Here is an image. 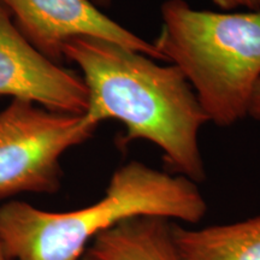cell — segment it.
<instances>
[{
  "label": "cell",
  "instance_id": "cell-1",
  "mask_svg": "<svg viewBox=\"0 0 260 260\" xmlns=\"http://www.w3.org/2000/svg\"><path fill=\"white\" fill-rule=\"evenodd\" d=\"M63 57L82 73L88 92L87 122L98 128L116 119L125 126L122 146L146 140L158 146L171 174L195 183L205 180L199 133L209 119L177 67L94 37L68 40Z\"/></svg>",
  "mask_w": 260,
  "mask_h": 260
},
{
  "label": "cell",
  "instance_id": "cell-9",
  "mask_svg": "<svg viewBox=\"0 0 260 260\" xmlns=\"http://www.w3.org/2000/svg\"><path fill=\"white\" fill-rule=\"evenodd\" d=\"M212 3L226 11L240 8L248 11H260V0H212Z\"/></svg>",
  "mask_w": 260,
  "mask_h": 260
},
{
  "label": "cell",
  "instance_id": "cell-13",
  "mask_svg": "<svg viewBox=\"0 0 260 260\" xmlns=\"http://www.w3.org/2000/svg\"><path fill=\"white\" fill-rule=\"evenodd\" d=\"M79 260H96L95 258H93V256L92 255H89L88 254V253H84V254L82 255V256H81V258L79 259Z\"/></svg>",
  "mask_w": 260,
  "mask_h": 260
},
{
  "label": "cell",
  "instance_id": "cell-3",
  "mask_svg": "<svg viewBox=\"0 0 260 260\" xmlns=\"http://www.w3.org/2000/svg\"><path fill=\"white\" fill-rule=\"evenodd\" d=\"M161 19L155 50L184 75L209 122L229 126L248 115L260 80V11H204L167 0Z\"/></svg>",
  "mask_w": 260,
  "mask_h": 260
},
{
  "label": "cell",
  "instance_id": "cell-5",
  "mask_svg": "<svg viewBox=\"0 0 260 260\" xmlns=\"http://www.w3.org/2000/svg\"><path fill=\"white\" fill-rule=\"evenodd\" d=\"M0 4L23 37L54 63L64 59V44L76 37L104 39L162 61L153 44L117 23L92 0H0Z\"/></svg>",
  "mask_w": 260,
  "mask_h": 260
},
{
  "label": "cell",
  "instance_id": "cell-2",
  "mask_svg": "<svg viewBox=\"0 0 260 260\" xmlns=\"http://www.w3.org/2000/svg\"><path fill=\"white\" fill-rule=\"evenodd\" d=\"M207 204L197 183L141 161L113 172L96 203L68 212H47L22 201L0 207V243L11 260H79L87 243L123 220L160 217L198 223Z\"/></svg>",
  "mask_w": 260,
  "mask_h": 260
},
{
  "label": "cell",
  "instance_id": "cell-7",
  "mask_svg": "<svg viewBox=\"0 0 260 260\" xmlns=\"http://www.w3.org/2000/svg\"><path fill=\"white\" fill-rule=\"evenodd\" d=\"M96 260H182L172 236V222L135 217L99 234L86 251Z\"/></svg>",
  "mask_w": 260,
  "mask_h": 260
},
{
  "label": "cell",
  "instance_id": "cell-10",
  "mask_svg": "<svg viewBox=\"0 0 260 260\" xmlns=\"http://www.w3.org/2000/svg\"><path fill=\"white\" fill-rule=\"evenodd\" d=\"M248 115L260 121V80L256 82L254 90H253L248 107Z\"/></svg>",
  "mask_w": 260,
  "mask_h": 260
},
{
  "label": "cell",
  "instance_id": "cell-6",
  "mask_svg": "<svg viewBox=\"0 0 260 260\" xmlns=\"http://www.w3.org/2000/svg\"><path fill=\"white\" fill-rule=\"evenodd\" d=\"M0 95L51 111L83 115L88 92L82 77L41 54L0 4Z\"/></svg>",
  "mask_w": 260,
  "mask_h": 260
},
{
  "label": "cell",
  "instance_id": "cell-12",
  "mask_svg": "<svg viewBox=\"0 0 260 260\" xmlns=\"http://www.w3.org/2000/svg\"><path fill=\"white\" fill-rule=\"evenodd\" d=\"M0 260H11L6 255V253L4 252V248H3L2 243H0Z\"/></svg>",
  "mask_w": 260,
  "mask_h": 260
},
{
  "label": "cell",
  "instance_id": "cell-8",
  "mask_svg": "<svg viewBox=\"0 0 260 260\" xmlns=\"http://www.w3.org/2000/svg\"><path fill=\"white\" fill-rule=\"evenodd\" d=\"M172 236L182 260H260V216L201 229L172 223Z\"/></svg>",
  "mask_w": 260,
  "mask_h": 260
},
{
  "label": "cell",
  "instance_id": "cell-4",
  "mask_svg": "<svg viewBox=\"0 0 260 260\" xmlns=\"http://www.w3.org/2000/svg\"><path fill=\"white\" fill-rule=\"evenodd\" d=\"M95 129L83 115L12 100L0 112V199L21 193H57L61 155L87 141Z\"/></svg>",
  "mask_w": 260,
  "mask_h": 260
},
{
  "label": "cell",
  "instance_id": "cell-11",
  "mask_svg": "<svg viewBox=\"0 0 260 260\" xmlns=\"http://www.w3.org/2000/svg\"><path fill=\"white\" fill-rule=\"evenodd\" d=\"M92 2L98 6V8L102 9V8H107V6L111 5L112 0H92Z\"/></svg>",
  "mask_w": 260,
  "mask_h": 260
}]
</instances>
